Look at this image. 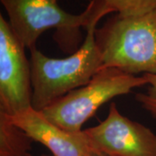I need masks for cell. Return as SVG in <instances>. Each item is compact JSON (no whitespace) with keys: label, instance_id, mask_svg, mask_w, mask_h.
<instances>
[{"label":"cell","instance_id":"6da1fadb","mask_svg":"<svg viewBox=\"0 0 156 156\" xmlns=\"http://www.w3.org/2000/svg\"><path fill=\"white\" fill-rule=\"evenodd\" d=\"M113 11L104 1L86 25L83 44L71 56L51 58L34 47L30 49L32 108L43 111L45 108L74 89L85 86L102 68L100 50L95 41V30L101 17Z\"/></svg>","mask_w":156,"mask_h":156},{"label":"cell","instance_id":"7a4b0ae2","mask_svg":"<svg viewBox=\"0 0 156 156\" xmlns=\"http://www.w3.org/2000/svg\"><path fill=\"white\" fill-rule=\"evenodd\" d=\"M95 41L102 68L156 75V8L138 16L116 13L96 28Z\"/></svg>","mask_w":156,"mask_h":156},{"label":"cell","instance_id":"3957f363","mask_svg":"<svg viewBox=\"0 0 156 156\" xmlns=\"http://www.w3.org/2000/svg\"><path fill=\"white\" fill-rule=\"evenodd\" d=\"M147 83L144 75L137 77L116 68H101L87 85L70 91L41 112L56 127L77 133L101 106Z\"/></svg>","mask_w":156,"mask_h":156},{"label":"cell","instance_id":"277c9868","mask_svg":"<svg viewBox=\"0 0 156 156\" xmlns=\"http://www.w3.org/2000/svg\"><path fill=\"white\" fill-rule=\"evenodd\" d=\"M9 17L13 32L25 48L36 47L44 31L56 29L57 43L72 41L80 29L85 28L100 7L102 0H91L83 12L75 15L62 9L57 0H0Z\"/></svg>","mask_w":156,"mask_h":156},{"label":"cell","instance_id":"5b68a950","mask_svg":"<svg viewBox=\"0 0 156 156\" xmlns=\"http://www.w3.org/2000/svg\"><path fill=\"white\" fill-rule=\"evenodd\" d=\"M25 47L0 15V112L14 116L31 108L32 86Z\"/></svg>","mask_w":156,"mask_h":156},{"label":"cell","instance_id":"8992f818","mask_svg":"<svg viewBox=\"0 0 156 156\" xmlns=\"http://www.w3.org/2000/svg\"><path fill=\"white\" fill-rule=\"evenodd\" d=\"M83 131L95 147L107 155L156 156V134L120 114L114 102L104 121Z\"/></svg>","mask_w":156,"mask_h":156},{"label":"cell","instance_id":"52a82bcc","mask_svg":"<svg viewBox=\"0 0 156 156\" xmlns=\"http://www.w3.org/2000/svg\"><path fill=\"white\" fill-rule=\"evenodd\" d=\"M9 117L33 141L45 146L52 156H93L100 152L83 130L77 133L63 130L50 122L42 112L32 108Z\"/></svg>","mask_w":156,"mask_h":156},{"label":"cell","instance_id":"ba28073f","mask_svg":"<svg viewBox=\"0 0 156 156\" xmlns=\"http://www.w3.org/2000/svg\"><path fill=\"white\" fill-rule=\"evenodd\" d=\"M32 140L7 115L0 112V156H25Z\"/></svg>","mask_w":156,"mask_h":156},{"label":"cell","instance_id":"9c48e42d","mask_svg":"<svg viewBox=\"0 0 156 156\" xmlns=\"http://www.w3.org/2000/svg\"><path fill=\"white\" fill-rule=\"evenodd\" d=\"M113 12L122 16H138L154 10L156 0H102Z\"/></svg>","mask_w":156,"mask_h":156},{"label":"cell","instance_id":"30bf717a","mask_svg":"<svg viewBox=\"0 0 156 156\" xmlns=\"http://www.w3.org/2000/svg\"><path fill=\"white\" fill-rule=\"evenodd\" d=\"M144 76L148 82L147 92L137 93L135 95V100L156 119V75L144 74Z\"/></svg>","mask_w":156,"mask_h":156},{"label":"cell","instance_id":"8fae6325","mask_svg":"<svg viewBox=\"0 0 156 156\" xmlns=\"http://www.w3.org/2000/svg\"><path fill=\"white\" fill-rule=\"evenodd\" d=\"M93 156H108V155H107V154H105L104 153H102V152H98V153H96L95 154H94Z\"/></svg>","mask_w":156,"mask_h":156},{"label":"cell","instance_id":"7c38bea8","mask_svg":"<svg viewBox=\"0 0 156 156\" xmlns=\"http://www.w3.org/2000/svg\"><path fill=\"white\" fill-rule=\"evenodd\" d=\"M25 156H33V155H31L30 154H28L27 155H25ZM40 156H52V155H45V154H42V155H40Z\"/></svg>","mask_w":156,"mask_h":156}]
</instances>
